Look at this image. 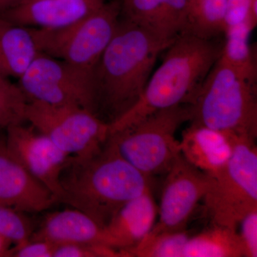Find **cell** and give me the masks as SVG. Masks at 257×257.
I'll return each instance as SVG.
<instances>
[{
    "instance_id": "cell-1",
    "label": "cell",
    "mask_w": 257,
    "mask_h": 257,
    "mask_svg": "<svg viewBox=\"0 0 257 257\" xmlns=\"http://www.w3.org/2000/svg\"><path fill=\"white\" fill-rule=\"evenodd\" d=\"M173 42L120 18L93 71L95 114L110 124L133 107L143 95L159 56Z\"/></svg>"
},
{
    "instance_id": "cell-2",
    "label": "cell",
    "mask_w": 257,
    "mask_h": 257,
    "mask_svg": "<svg viewBox=\"0 0 257 257\" xmlns=\"http://www.w3.org/2000/svg\"><path fill=\"white\" fill-rule=\"evenodd\" d=\"M60 202L105 226L120 208L152 191V177L123 158L112 142L95 155L69 157L60 177Z\"/></svg>"
},
{
    "instance_id": "cell-3",
    "label": "cell",
    "mask_w": 257,
    "mask_h": 257,
    "mask_svg": "<svg viewBox=\"0 0 257 257\" xmlns=\"http://www.w3.org/2000/svg\"><path fill=\"white\" fill-rule=\"evenodd\" d=\"M224 42V36L204 39L189 33L176 39L136 104L109 124V135L157 111L189 104L220 57Z\"/></svg>"
},
{
    "instance_id": "cell-4",
    "label": "cell",
    "mask_w": 257,
    "mask_h": 257,
    "mask_svg": "<svg viewBox=\"0 0 257 257\" xmlns=\"http://www.w3.org/2000/svg\"><path fill=\"white\" fill-rule=\"evenodd\" d=\"M256 83L219 59L189 104L190 124L256 139Z\"/></svg>"
},
{
    "instance_id": "cell-5",
    "label": "cell",
    "mask_w": 257,
    "mask_h": 257,
    "mask_svg": "<svg viewBox=\"0 0 257 257\" xmlns=\"http://www.w3.org/2000/svg\"><path fill=\"white\" fill-rule=\"evenodd\" d=\"M191 116L189 104L172 106L111 133L108 138L121 156L145 175H165L181 154L176 133Z\"/></svg>"
},
{
    "instance_id": "cell-6",
    "label": "cell",
    "mask_w": 257,
    "mask_h": 257,
    "mask_svg": "<svg viewBox=\"0 0 257 257\" xmlns=\"http://www.w3.org/2000/svg\"><path fill=\"white\" fill-rule=\"evenodd\" d=\"M229 135L231 157L210 176V187L203 199L213 224L237 230L241 219L257 210V150L256 139Z\"/></svg>"
},
{
    "instance_id": "cell-7",
    "label": "cell",
    "mask_w": 257,
    "mask_h": 257,
    "mask_svg": "<svg viewBox=\"0 0 257 257\" xmlns=\"http://www.w3.org/2000/svg\"><path fill=\"white\" fill-rule=\"evenodd\" d=\"M121 0L108 1L95 13L59 29H30L40 53L91 74L114 35Z\"/></svg>"
},
{
    "instance_id": "cell-8",
    "label": "cell",
    "mask_w": 257,
    "mask_h": 257,
    "mask_svg": "<svg viewBox=\"0 0 257 257\" xmlns=\"http://www.w3.org/2000/svg\"><path fill=\"white\" fill-rule=\"evenodd\" d=\"M25 121L71 157L95 155L109 135V123L80 106L29 101Z\"/></svg>"
},
{
    "instance_id": "cell-9",
    "label": "cell",
    "mask_w": 257,
    "mask_h": 257,
    "mask_svg": "<svg viewBox=\"0 0 257 257\" xmlns=\"http://www.w3.org/2000/svg\"><path fill=\"white\" fill-rule=\"evenodd\" d=\"M19 81L29 101L80 106L95 114L92 75L64 61L40 53Z\"/></svg>"
},
{
    "instance_id": "cell-10",
    "label": "cell",
    "mask_w": 257,
    "mask_h": 257,
    "mask_svg": "<svg viewBox=\"0 0 257 257\" xmlns=\"http://www.w3.org/2000/svg\"><path fill=\"white\" fill-rule=\"evenodd\" d=\"M165 175L158 220L147 235L186 230L197 204L210 187V176L191 165L182 154Z\"/></svg>"
},
{
    "instance_id": "cell-11",
    "label": "cell",
    "mask_w": 257,
    "mask_h": 257,
    "mask_svg": "<svg viewBox=\"0 0 257 257\" xmlns=\"http://www.w3.org/2000/svg\"><path fill=\"white\" fill-rule=\"evenodd\" d=\"M5 131L7 150L60 202V177L71 156L32 125L26 126L24 122L10 126Z\"/></svg>"
},
{
    "instance_id": "cell-12",
    "label": "cell",
    "mask_w": 257,
    "mask_h": 257,
    "mask_svg": "<svg viewBox=\"0 0 257 257\" xmlns=\"http://www.w3.org/2000/svg\"><path fill=\"white\" fill-rule=\"evenodd\" d=\"M57 203L52 192L39 182L0 144V205L25 214L47 210Z\"/></svg>"
},
{
    "instance_id": "cell-13",
    "label": "cell",
    "mask_w": 257,
    "mask_h": 257,
    "mask_svg": "<svg viewBox=\"0 0 257 257\" xmlns=\"http://www.w3.org/2000/svg\"><path fill=\"white\" fill-rule=\"evenodd\" d=\"M109 0H20L0 13L12 23L40 29L69 26L95 13Z\"/></svg>"
},
{
    "instance_id": "cell-14",
    "label": "cell",
    "mask_w": 257,
    "mask_h": 257,
    "mask_svg": "<svg viewBox=\"0 0 257 257\" xmlns=\"http://www.w3.org/2000/svg\"><path fill=\"white\" fill-rule=\"evenodd\" d=\"M187 0H121L120 18L173 42L185 32Z\"/></svg>"
},
{
    "instance_id": "cell-15",
    "label": "cell",
    "mask_w": 257,
    "mask_h": 257,
    "mask_svg": "<svg viewBox=\"0 0 257 257\" xmlns=\"http://www.w3.org/2000/svg\"><path fill=\"white\" fill-rule=\"evenodd\" d=\"M157 215L152 191L132 199L104 226L111 246L123 252L135 247L151 231Z\"/></svg>"
},
{
    "instance_id": "cell-16",
    "label": "cell",
    "mask_w": 257,
    "mask_h": 257,
    "mask_svg": "<svg viewBox=\"0 0 257 257\" xmlns=\"http://www.w3.org/2000/svg\"><path fill=\"white\" fill-rule=\"evenodd\" d=\"M30 239L47 240L55 244L87 243L113 248L104 226L74 208L47 216Z\"/></svg>"
},
{
    "instance_id": "cell-17",
    "label": "cell",
    "mask_w": 257,
    "mask_h": 257,
    "mask_svg": "<svg viewBox=\"0 0 257 257\" xmlns=\"http://www.w3.org/2000/svg\"><path fill=\"white\" fill-rule=\"evenodd\" d=\"M180 149L187 162L209 176L224 167L232 152L229 134L194 124L182 133Z\"/></svg>"
},
{
    "instance_id": "cell-18",
    "label": "cell",
    "mask_w": 257,
    "mask_h": 257,
    "mask_svg": "<svg viewBox=\"0 0 257 257\" xmlns=\"http://www.w3.org/2000/svg\"><path fill=\"white\" fill-rule=\"evenodd\" d=\"M30 29L0 15V72L20 79L40 55Z\"/></svg>"
},
{
    "instance_id": "cell-19",
    "label": "cell",
    "mask_w": 257,
    "mask_h": 257,
    "mask_svg": "<svg viewBox=\"0 0 257 257\" xmlns=\"http://www.w3.org/2000/svg\"><path fill=\"white\" fill-rule=\"evenodd\" d=\"M244 256L236 229L213 224L202 232L189 236L184 257Z\"/></svg>"
},
{
    "instance_id": "cell-20",
    "label": "cell",
    "mask_w": 257,
    "mask_h": 257,
    "mask_svg": "<svg viewBox=\"0 0 257 257\" xmlns=\"http://www.w3.org/2000/svg\"><path fill=\"white\" fill-rule=\"evenodd\" d=\"M188 15L184 33L204 39L224 37L228 0H187Z\"/></svg>"
},
{
    "instance_id": "cell-21",
    "label": "cell",
    "mask_w": 257,
    "mask_h": 257,
    "mask_svg": "<svg viewBox=\"0 0 257 257\" xmlns=\"http://www.w3.org/2000/svg\"><path fill=\"white\" fill-rule=\"evenodd\" d=\"M252 32L245 24L226 29L219 59L240 73L257 79L256 48L249 43Z\"/></svg>"
},
{
    "instance_id": "cell-22",
    "label": "cell",
    "mask_w": 257,
    "mask_h": 257,
    "mask_svg": "<svg viewBox=\"0 0 257 257\" xmlns=\"http://www.w3.org/2000/svg\"><path fill=\"white\" fill-rule=\"evenodd\" d=\"M188 231L147 235L135 247L124 251L126 256L184 257V249L189 238Z\"/></svg>"
},
{
    "instance_id": "cell-23",
    "label": "cell",
    "mask_w": 257,
    "mask_h": 257,
    "mask_svg": "<svg viewBox=\"0 0 257 257\" xmlns=\"http://www.w3.org/2000/svg\"><path fill=\"white\" fill-rule=\"evenodd\" d=\"M29 100L19 84L0 72V127L6 130L13 125L25 122Z\"/></svg>"
},
{
    "instance_id": "cell-24",
    "label": "cell",
    "mask_w": 257,
    "mask_h": 257,
    "mask_svg": "<svg viewBox=\"0 0 257 257\" xmlns=\"http://www.w3.org/2000/svg\"><path fill=\"white\" fill-rule=\"evenodd\" d=\"M35 229L25 213L0 205V235L10 240L13 246L28 241Z\"/></svg>"
},
{
    "instance_id": "cell-25",
    "label": "cell",
    "mask_w": 257,
    "mask_h": 257,
    "mask_svg": "<svg viewBox=\"0 0 257 257\" xmlns=\"http://www.w3.org/2000/svg\"><path fill=\"white\" fill-rule=\"evenodd\" d=\"M124 257L121 250L100 244L61 243L56 246L54 257Z\"/></svg>"
},
{
    "instance_id": "cell-26",
    "label": "cell",
    "mask_w": 257,
    "mask_h": 257,
    "mask_svg": "<svg viewBox=\"0 0 257 257\" xmlns=\"http://www.w3.org/2000/svg\"><path fill=\"white\" fill-rule=\"evenodd\" d=\"M238 232L246 257L257 256V210L248 213L239 224ZM238 226V227H239Z\"/></svg>"
},
{
    "instance_id": "cell-27",
    "label": "cell",
    "mask_w": 257,
    "mask_h": 257,
    "mask_svg": "<svg viewBox=\"0 0 257 257\" xmlns=\"http://www.w3.org/2000/svg\"><path fill=\"white\" fill-rule=\"evenodd\" d=\"M57 244L43 239H29L22 244L13 246L9 257H54Z\"/></svg>"
},
{
    "instance_id": "cell-28",
    "label": "cell",
    "mask_w": 257,
    "mask_h": 257,
    "mask_svg": "<svg viewBox=\"0 0 257 257\" xmlns=\"http://www.w3.org/2000/svg\"><path fill=\"white\" fill-rule=\"evenodd\" d=\"M253 1L255 0H228L226 30L245 24L253 31L249 23L250 7Z\"/></svg>"
},
{
    "instance_id": "cell-29",
    "label": "cell",
    "mask_w": 257,
    "mask_h": 257,
    "mask_svg": "<svg viewBox=\"0 0 257 257\" xmlns=\"http://www.w3.org/2000/svg\"><path fill=\"white\" fill-rule=\"evenodd\" d=\"M13 243L0 235V257H9L10 249L13 247Z\"/></svg>"
},
{
    "instance_id": "cell-30",
    "label": "cell",
    "mask_w": 257,
    "mask_h": 257,
    "mask_svg": "<svg viewBox=\"0 0 257 257\" xmlns=\"http://www.w3.org/2000/svg\"><path fill=\"white\" fill-rule=\"evenodd\" d=\"M20 0H0V13L17 4Z\"/></svg>"
},
{
    "instance_id": "cell-31",
    "label": "cell",
    "mask_w": 257,
    "mask_h": 257,
    "mask_svg": "<svg viewBox=\"0 0 257 257\" xmlns=\"http://www.w3.org/2000/svg\"><path fill=\"white\" fill-rule=\"evenodd\" d=\"M3 130H4V128L0 127V144L3 143V142L5 140V136L4 135H3Z\"/></svg>"
}]
</instances>
